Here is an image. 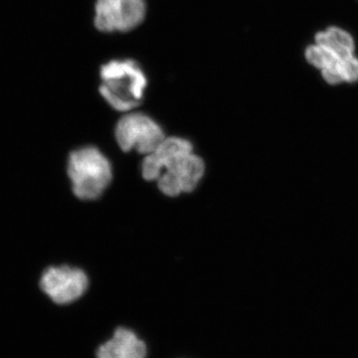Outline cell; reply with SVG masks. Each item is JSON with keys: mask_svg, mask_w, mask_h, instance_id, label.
Returning <instances> with one entry per match:
<instances>
[{"mask_svg": "<svg viewBox=\"0 0 358 358\" xmlns=\"http://www.w3.org/2000/svg\"><path fill=\"white\" fill-rule=\"evenodd\" d=\"M100 77L99 91L113 109L129 113L143 102L148 78L136 61H110L101 67Z\"/></svg>", "mask_w": 358, "mask_h": 358, "instance_id": "cell-1", "label": "cell"}, {"mask_svg": "<svg viewBox=\"0 0 358 358\" xmlns=\"http://www.w3.org/2000/svg\"><path fill=\"white\" fill-rule=\"evenodd\" d=\"M67 173L73 192L82 200L98 199L112 182L110 162L95 147L73 150L68 159Z\"/></svg>", "mask_w": 358, "mask_h": 358, "instance_id": "cell-2", "label": "cell"}, {"mask_svg": "<svg viewBox=\"0 0 358 358\" xmlns=\"http://www.w3.org/2000/svg\"><path fill=\"white\" fill-rule=\"evenodd\" d=\"M115 136L122 152L134 150L143 155L154 152L166 138L164 129L152 117L129 112L117 122Z\"/></svg>", "mask_w": 358, "mask_h": 358, "instance_id": "cell-3", "label": "cell"}, {"mask_svg": "<svg viewBox=\"0 0 358 358\" xmlns=\"http://www.w3.org/2000/svg\"><path fill=\"white\" fill-rule=\"evenodd\" d=\"M88 286L86 273L70 266L48 268L40 279V289L57 306H68L80 300Z\"/></svg>", "mask_w": 358, "mask_h": 358, "instance_id": "cell-4", "label": "cell"}, {"mask_svg": "<svg viewBox=\"0 0 358 358\" xmlns=\"http://www.w3.org/2000/svg\"><path fill=\"white\" fill-rule=\"evenodd\" d=\"M95 26L106 33L129 32L145 20V0H96Z\"/></svg>", "mask_w": 358, "mask_h": 358, "instance_id": "cell-5", "label": "cell"}, {"mask_svg": "<svg viewBox=\"0 0 358 358\" xmlns=\"http://www.w3.org/2000/svg\"><path fill=\"white\" fill-rule=\"evenodd\" d=\"M308 64L320 71L322 79L331 86L358 82V57L346 58L324 45L313 43L305 50Z\"/></svg>", "mask_w": 358, "mask_h": 358, "instance_id": "cell-6", "label": "cell"}, {"mask_svg": "<svg viewBox=\"0 0 358 358\" xmlns=\"http://www.w3.org/2000/svg\"><path fill=\"white\" fill-rule=\"evenodd\" d=\"M204 173L203 159L192 152L166 167L157 180V186L166 196H179L182 193L192 192Z\"/></svg>", "mask_w": 358, "mask_h": 358, "instance_id": "cell-7", "label": "cell"}, {"mask_svg": "<svg viewBox=\"0 0 358 358\" xmlns=\"http://www.w3.org/2000/svg\"><path fill=\"white\" fill-rule=\"evenodd\" d=\"M192 152L193 145L189 141L179 136L164 138L154 152L145 155L141 176L145 180L157 181L166 167Z\"/></svg>", "mask_w": 358, "mask_h": 358, "instance_id": "cell-8", "label": "cell"}, {"mask_svg": "<svg viewBox=\"0 0 358 358\" xmlns=\"http://www.w3.org/2000/svg\"><path fill=\"white\" fill-rule=\"evenodd\" d=\"M147 345L138 334L126 327H119L109 341L96 350V358H145Z\"/></svg>", "mask_w": 358, "mask_h": 358, "instance_id": "cell-9", "label": "cell"}, {"mask_svg": "<svg viewBox=\"0 0 358 358\" xmlns=\"http://www.w3.org/2000/svg\"><path fill=\"white\" fill-rule=\"evenodd\" d=\"M315 42L324 45L343 57H353L357 55V44L352 33L338 26H329L326 29L317 32L315 36Z\"/></svg>", "mask_w": 358, "mask_h": 358, "instance_id": "cell-10", "label": "cell"}]
</instances>
